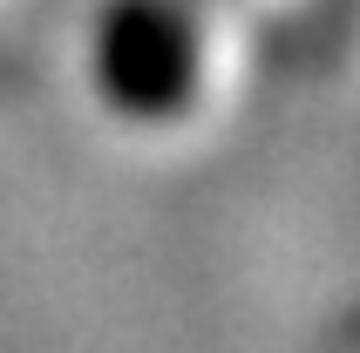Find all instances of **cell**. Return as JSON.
<instances>
[{
  "label": "cell",
  "mask_w": 360,
  "mask_h": 353,
  "mask_svg": "<svg viewBox=\"0 0 360 353\" xmlns=\"http://www.w3.org/2000/svg\"><path fill=\"white\" fill-rule=\"evenodd\" d=\"M211 0H96L89 14V82L109 116L163 129L198 109L211 61Z\"/></svg>",
  "instance_id": "1"
}]
</instances>
